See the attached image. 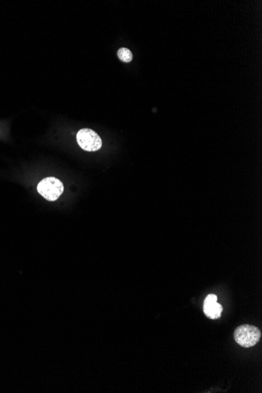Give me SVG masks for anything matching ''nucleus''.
<instances>
[{
    "label": "nucleus",
    "mask_w": 262,
    "mask_h": 393,
    "mask_svg": "<svg viewBox=\"0 0 262 393\" xmlns=\"http://www.w3.org/2000/svg\"><path fill=\"white\" fill-rule=\"evenodd\" d=\"M37 191L49 201H55L64 192V185L60 180L50 177L42 179L38 184Z\"/></svg>",
    "instance_id": "nucleus-2"
},
{
    "label": "nucleus",
    "mask_w": 262,
    "mask_h": 393,
    "mask_svg": "<svg viewBox=\"0 0 262 393\" xmlns=\"http://www.w3.org/2000/svg\"><path fill=\"white\" fill-rule=\"evenodd\" d=\"M118 57H119L123 62L128 63L130 62L133 59V54L130 51V49L127 48H120L118 50Z\"/></svg>",
    "instance_id": "nucleus-5"
},
{
    "label": "nucleus",
    "mask_w": 262,
    "mask_h": 393,
    "mask_svg": "<svg viewBox=\"0 0 262 393\" xmlns=\"http://www.w3.org/2000/svg\"><path fill=\"white\" fill-rule=\"evenodd\" d=\"M76 140L79 147L87 152H96L102 146V141L99 135L90 129H82L78 132Z\"/></svg>",
    "instance_id": "nucleus-3"
},
{
    "label": "nucleus",
    "mask_w": 262,
    "mask_h": 393,
    "mask_svg": "<svg viewBox=\"0 0 262 393\" xmlns=\"http://www.w3.org/2000/svg\"><path fill=\"white\" fill-rule=\"evenodd\" d=\"M262 332L255 326L244 324L236 329L234 333L235 341L237 344L244 348H251L256 346L260 341Z\"/></svg>",
    "instance_id": "nucleus-1"
},
{
    "label": "nucleus",
    "mask_w": 262,
    "mask_h": 393,
    "mask_svg": "<svg viewBox=\"0 0 262 393\" xmlns=\"http://www.w3.org/2000/svg\"><path fill=\"white\" fill-rule=\"evenodd\" d=\"M218 298L216 295H209L206 298L204 305V311L208 318L217 320L220 318L222 315V306L217 302Z\"/></svg>",
    "instance_id": "nucleus-4"
}]
</instances>
